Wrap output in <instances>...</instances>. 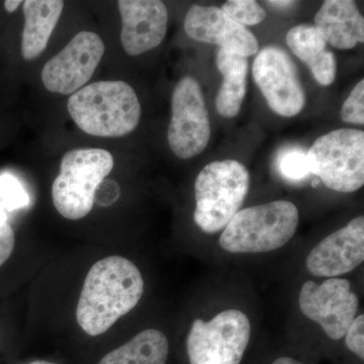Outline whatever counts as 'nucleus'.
Returning <instances> with one entry per match:
<instances>
[{
    "label": "nucleus",
    "instance_id": "nucleus-1",
    "mask_svg": "<svg viewBox=\"0 0 364 364\" xmlns=\"http://www.w3.org/2000/svg\"><path fill=\"white\" fill-rule=\"evenodd\" d=\"M143 294V277L135 263L117 255L97 261L81 289L76 308L78 325L90 336L105 334L138 305Z\"/></svg>",
    "mask_w": 364,
    "mask_h": 364
},
{
    "label": "nucleus",
    "instance_id": "nucleus-2",
    "mask_svg": "<svg viewBox=\"0 0 364 364\" xmlns=\"http://www.w3.org/2000/svg\"><path fill=\"white\" fill-rule=\"evenodd\" d=\"M67 109L88 135L119 138L132 133L141 119L140 100L124 81H97L69 97Z\"/></svg>",
    "mask_w": 364,
    "mask_h": 364
},
{
    "label": "nucleus",
    "instance_id": "nucleus-3",
    "mask_svg": "<svg viewBox=\"0 0 364 364\" xmlns=\"http://www.w3.org/2000/svg\"><path fill=\"white\" fill-rule=\"evenodd\" d=\"M298 224V208L287 200L244 208L225 228L220 246L231 253L269 252L286 245Z\"/></svg>",
    "mask_w": 364,
    "mask_h": 364
},
{
    "label": "nucleus",
    "instance_id": "nucleus-4",
    "mask_svg": "<svg viewBox=\"0 0 364 364\" xmlns=\"http://www.w3.org/2000/svg\"><path fill=\"white\" fill-rule=\"evenodd\" d=\"M250 176L247 168L234 159L205 165L196 177V224L205 233L225 229L240 210L248 195Z\"/></svg>",
    "mask_w": 364,
    "mask_h": 364
},
{
    "label": "nucleus",
    "instance_id": "nucleus-5",
    "mask_svg": "<svg viewBox=\"0 0 364 364\" xmlns=\"http://www.w3.org/2000/svg\"><path fill=\"white\" fill-rule=\"evenodd\" d=\"M114 165V157L105 149L82 148L67 152L52 186V200L57 212L71 221L90 214L97 189Z\"/></svg>",
    "mask_w": 364,
    "mask_h": 364
},
{
    "label": "nucleus",
    "instance_id": "nucleus-6",
    "mask_svg": "<svg viewBox=\"0 0 364 364\" xmlns=\"http://www.w3.org/2000/svg\"><path fill=\"white\" fill-rule=\"evenodd\" d=\"M311 172L328 188L353 193L364 184V133L339 129L321 136L308 151Z\"/></svg>",
    "mask_w": 364,
    "mask_h": 364
},
{
    "label": "nucleus",
    "instance_id": "nucleus-7",
    "mask_svg": "<svg viewBox=\"0 0 364 364\" xmlns=\"http://www.w3.org/2000/svg\"><path fill=\"white\" fill-rule=\"evenodd\" d=\"M250 334V322L241 311H224L208 322L196 318L186 341L189 363L240 364Z\"/></svg>",
    "mask_w": 364,
    "mask_h": 364
},
{
    "label": "nucleus",
    "instance_id": "nucleus-8",
    "mask_svg": "<svg viewBox=\"0 0 364 364\" xmlns=\"http://www.w3.org/2000/svg\"><path fill=\"white\" fill-rule=\"evenodd\" d=\"M172 116L167 139L170 149L181 159H191L207 148L210 123L200 83L191 76L179 80L171 98Z\"/></svg>",
    "mask_w": 364,
    "mask_h": 364
},
{
    "label": "nucleus",
    "instance_id": "nucleus-9",
    "mask_svg": "<svg viewBox=\"0 0 364 364\" xmlns=\"http://www.w3.org/2000/svg\"><path fill=\"white\" fill-rule=\"evenodd\" d=\"M253 78L273 112L296 116L305 107V90L293 59L282 48L267 46L256 55Z\"/></svg>",
    "mask_w": 364,
    "mask_h": 364
},
{
    "label": "nucleus",
    "instance_id": "nucleus-10",
    "mask_svg": "<svg viewBox=\"0 0 364 364\" xmlns=\"http://www.w3.org/2000/svg\"><path fill=\"white\" fill-rule=\"evenodd\" d=\"M104 41L93 32L83 31L72 38L45 64L42 81L46 90L59 95H73L85 87L104 57Z\"/></svg>",
    "mask_w": 364,
    "mask_h": 364
},
{
    "label": "nucleus",
    "instance_id": "nucleus-11",
    "mask_svg": "<svg viewBox=\"0 0 364 364\" xmlns=\"http://www.w3.org/2000/svg\"><path fill=\"white\" fill-rule=\"evenodd\" d=\"M299 305L301 313L318 323L328 337L339 340L355 318L359 301L348 280L329 279L322 284L312 280L305 282L299 293Z\"/></svg>",
    "mask_w": 364,
    "mask_h": 364
},
{
    "label": "nucleus",
    "instance_id": "nucleus-12",
    "mask_svg": "<svg viewBox=\"0 0 364 364\" xmlns=\"http://www.w3.org/2000/svg\"><path fill=\"white\" fill-rule=\"evenodd\" d=\"M184 30L191 39L219 46V49L246 58L259 51L255 36L220 7L191 6L184 20Z\"/></svg>",
    "mask_w": 364,
    "mask_h": 364
},
{
    "label": "nucleus",
    "instance_id": "nucleus-13",
    "mask_svg": "<svg viewBox=\"0 0 364 364\" xmlns=\"http://www.w3.org/2000/svg\"><path fill=\"white\" fill-rule=\"evenodd\" d=\"M364 260V217L358 215L326 237L309 253L306 265L318 277H332L355 269Z\"/></svg>",
    "mask_w": 364,
    "mask_h": 364
},
{
    "label": "nucleus",
    "instance_id": "nucleus-14",
    "mask_svg": "<svg viewBox=\"0 0 364 364\" xmlns=\"http://www.w3.org/2000/svg\"><path fill=\"white\" fill-rule=\"evenodd\" d=\"M121 42L124 52L138 56L161 44L167 32L168 11L159 0H119Z\"/></svg>",
    "mask_w": 364,
    "mask_h": 364
},
{
    "label": "nucleus",
    "instance_id": "nucleus-15",
    "mask_svg": "<svg viewBox=\"0 0 364 364\" xmlns=\"http://www.w3.org/2000/svg\"><path fill=\"white\" fill-rule=\"evenodd\" d=\"M315 26L327 44L350 50L364 42V20L355 2L326 0L315 16Z\"/></svg>",
    "mask_w": 364,
    "mask_h": 364
},
{
    "label": "nucleus",
    "instance_id": "nucleus-16",
    "mask_svg": "<svg viewBox=\"0 0 364 364\" xmlns=\"http://www.w3.org/2000/svg\"><path fill=\"white\" fill-rule=\"evenodd\" d=\"M291 51L312 72L321 85L334 82L337 62L334 53L328 50L327 42L314 26L301 25L291 28L287 35Z\"/></svg>",
    "mask_w": 364,
    "mask_h": 364
},
{
    "label": "nucleus",
    "instance_id": "nucleus-17",
    "mask_svg": "<svg viewBox=\"0 0 364 364\" xmlns=\"http://www.w3.org/2000/svg\"><path fill=\"white\" fill-rule=\"evenodd\" d=\"M64 9L61 0H26L23 2L25 28L21 54L31 61L38 58L47 48Z\"/></svg>",
    "mask_w": 364,
    "mask_h": 364
},
{
    "label": "nucleus",
    "instance_id": "nucleus-18",
    "mask_svg": "<svg viewBox=\"0 0 364 364\" xmlns=\"http://www.w3.org/2000/svg\"><path fill=\"white\" fill-rule=\"evenodd\" d=\"M215 64L223 75V82L215 107L221 116L231 119L238 116L247 90L248 60L235 53L218 50Z\"/></svg>",
    "mask_w": 364,
    "mask_h": 364
},
{
    "label": "nucleus",
    "instance_id": "nucleus-19",
    "mask_svg": "<svg viewBox=\"0 0 364 364\" xmlns=\"http://www.w3.org/2000/svg\"><path fill=\"white\" fill-rule=\"evenodd\" d=\"M168 339L161 331L147 329L105 354L97 364H166Z\"/></svg>",
    "mask_w": 364,
    "mask_h": 364
},
{
    "label": "nucleus",
    "instance_id": "nucleus-20",
    "mask_svg": "<svg viewBox=\"0 0 364 364\" xmlns=\"http://www.w3.org/2000/svg\"><path fill=\"white\" fill-rule=\"evenodd\" d=\"M277 168L280 176L291 181H301L312 174L308 152L299 148L282 151L277 158Z\"/></svg>",
    "mask_w": 364,
    "mask_h": 364
},
{
    "label": "nucleus",
    "instance_id": "nucleus-21",
    "mask_svg": "<svg viewBox=\"0 0 364 364\" xmlns=\"http://www.w3.org/2000/svg\"><path fill=\"white\" fill-rule=\"evenodd\" d=\"M221 9L241 26H255L267 18V11L254 0H229Z\"/></svg>",
    "mask_w": 364,
    "mask_h": 364
},
{
    "label": "nucleus",
    "instance_id": "nucleus-22",
    "mask_svg": "<svg viewBox=\"0 0 364 364\" xmlns=\"http://www.w3.org/2000/svg\"><path fill=\"white\" fill-rule=\"evenodd\" d=\"M0 202L9 212L28 207L30 196L21 182L11 174L0 176Z\"/></svg>",
    "mask_w": 364,
    "mask_h": 364
},
{
    "label": "nucleus",
    "instance_id": "nucleus-23",
    "mask_svg": "<svg viewBox=\"0 0 364 364\" xmlns=\"http://www.w3.org/2000/svg\"><path fill=\"white\" fill-rule=\"evenodd\" d=\"M342 121L347 124H364V80H360L345 100L341 109Z\"/></svg>",
    "mask_w": 364,
    "mask_h": 364
},
{
    "label": "nucleus",
    "instance_id": "nucleus-24",
    "mask_svg": "<svg viewBox=\"0 0 364 364\" xmlns=\"http://www.w3.org/2000/svg\"><path fill=\"white\" fill-rule=\"evenodd\" d=\"M364 316L354 318L345 334V343L352 353L360 359L364 358Z\"/></svg>",
    "mask_w": 364,
    "mask_h": 364
},
{
    "label": "nucleus",
    "instance_id": "nucleus-25",
    "mask_svg": "<svg viewBox=\"0 0 364 364\" xmlns=\"http://www.w3.org/2000/svg\"><path fill=\"white\" fill-rule=\"evenodd\" d=\"M121 195V188L116 181L112 179H105L97 189L95 196V203L102 207H109L116 203Z\"/></svg>",
    "mask_w": 364,
    "mask_h": 364
},
{
    "label": "nucleus",
    "instance_id": "nucleus-26",
    "mask_svg": "<svg viewBox=\"0 0 364 364\" xmlns=\"http://www.w3.org/2000/svg\"><path fill=\"white\" fill-rule=\"evenodd\" d=\"M16 236L9 223L0 225V267L9 260L13 253Z\"/></svg>",
    "mask_w": 364,
    "mask_h": 364
},
{
    "label": "nucleus",
    "instance_id": "nucleus-27",
    "mask_svg": "<svg viewBox=\"0 0 364 364\" xmlns=\"http://www.w3.org/2000/svg\"><path fill=\"white\" fill-rule=\"evenodd\" d=\"M21 4V0H6L4 1V9L7 13H14Z\"/></svg>",
    "mask_w": 364,
    "mask_h": 364
},
{
    "label": "nucleus",
    "instance_id": "nucleus-28",
    "mask_svg": "<svg viewBox=\"0 0 364 364\" xmlns=\"http://www.w3.org/2000/svg\"><path fill=\"white\" fill-rule=\"evenodd\" d=\"M267 4H269L270 6L279 7V9H289V7L293 6L296 2L294 1H289V0H277V1H267Z\"/></svg>",
    "mask_w": 364,
    "mask_h": 364
},
{
    "label": "nucleus",
    "instance_id": "nucleus-29",
    "mask_svg": "<svg viewBox=\"0 0 364 364\" xmlns=\"http://www.w3.org/2000/svg\"><path fill=\"white\" fill-rule=\"evenodd\" d=\"M272 364H304L301 361L296 360V359L291 358H277V360L273 361Z\"/></svg>",
    "mask_w": 364,
    "mask_h": 364
},
{
    "label": "nucleus",
    "instance_id": "nucleus-30",
    "mask_svg": "<svg viewBox=\"0 0 364 364\" xmlns=\"http://www.w3.org/2000/svg\"><path fill=\"white\" fill-rule=\"evenodd\" d=\"M6 220L7 217L6 208H4V205H2L1 202H0V225L6 223Z\"/></svg>",
    "mask_w": 364,
    "mask_h": 364
},
{
    "label": "nucleus",
    "instance_id": "nucleus-31",
    "mask_svg": "<svg viewBox=\"0 0 364 364\" xmlns=\"http://www.w3.org/2000/svg\"><path fill=\"white\" fill-rule=\"evenodd\" d=\"M28 364H56V363H49V361H45V360H36V361H33V363H31Z\"/></svg>",
    "mask_w": 364,
    "mask_h": 364
}]
</instances>
